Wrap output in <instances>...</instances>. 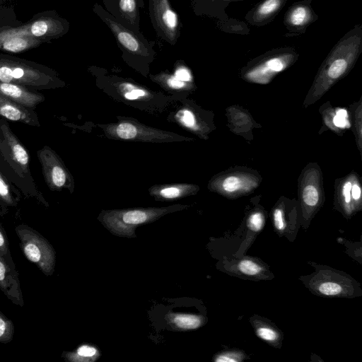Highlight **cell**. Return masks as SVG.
Here are the masks:
<instances>
[{
    "label": "cell",
    "instance_id": "6da1fadb",
    "mask_svg": "<svg viewBox=\"0 0 362 362\" xmlns=\"http://www.w3.org/2000/svg\"><path fill=\"white\" fill-rule=\"evenodd\" d=\"M93 11L112 32L123 60L142 74H148L149 66L156 57L154 42L123 26L98 3L94 4Z\"/></svg>",
    "mask_w": 362,
    "mask_h": 362
},
{
    "label": "cell",
    "instance_id": "7a4b0ae2",
    "mask_svg": "<svg viewBox=\"0 0 362 362\" xmlns=\"http://www.w3.org/2000/svg\"><path fill=\"white\" fill-rule=\"evenodd\" d=\"M188 207V205L174 204L162 207L103 210L98 219L112 234L132 238L136 237L135 228L139 225L152 223L168 214Z\"/></svg>",
    "mask_w": 362,
    "mask_h": 362
},
{
    "label": "cell",
    "instance_id": "3957f363",
    "mask_svg": "<svg viewBox=\"0 0 362 362\" xmlns=\"http://www.w3.org/2000/svg\"><path fill=\"white\" fill-rule=\"evenodd\" d=\"M117 118V121L115 122L98 124L105 135L110 139L147 143H168L194 140L174 132L145 125L132 117L118 116Z\"/></svg>",
    "mask_w": 362,
    "mask_h": 362
},
{
    "label": "cell",
    "instance_id": "277c9868",
    "mask_svg": "<svg viewBox=\"0 0 362 362\" xmlns=\"http://www.w3.org/2000/svg\"><path fill=\"white\" fill-rule=\"evenodd\" d=\"M15 231L26 259L35 264L45 275H52L56 252L49 242L39 232L25 224L16 226Z\"/></svg>",
    "mask_w": 362,
    "mask_h": 362
},
{
    "label": "cell",
    "instance_id": "5b68a950",
    "mask_svg": "<svg viewBox=\"0 0 362 362\" xmlns=\"http://www.w3.org/2000/svg\"><path fill=\"white\" fill-rule=\"evenodd\" d=\"M148 10L157 35L170 45H175L182 25L170 0H148Z\"/></svg>",
    "mask_w": 362,
    "mask_h": 362
},
{
    "label": "cell",
    "instance_id": "8992f818",
    "mask_svg": "<svg viewBox=\"0 0 362 362\" xmlns=\"http://www.w3.org/2000/svg\"><path fill=\"white\" fill-rule=\"evenodd\" d=\"M42 173L50 190L67 189L72 192L74 180L59 156L49 147L43 146L37 151Z\"/></svg>",
    "mask_w": 362,
    "mask_h": 362
},
{
    "label": "cell",
    "instance_id": "52a82bcc",
    "mask_svg": "<svg viewBox=\"0 0 362 362\" xmlns=\"http://www.w3.org/2000/svg\"><path fill=\"white\" fill-rule=\"evenodd\" d=\"M298 57L294 47H281L269 50L255 59L247 76L250 78L267 77L283 71Z\"/></svg>",
    "mask_w": 362,
    "mask_h": 362
},
{
    "label": "cell",
    "instance_id": "ba28073f",
    "mask_svg": "<svg viewBox=\"0 0 362 362\" xmlns=\"http://www.w3.org/2000/svg\"><path fill=\"white\" fill-rule=\"evenodd\" d=\"M313 0H301L293 3L286 11L283 20L286 30L285 36L303 35L307 28L318 19L311 6Z\"/></svg>",
    "mask_w": 362,
    "mask_h": 362
},
{
    "label": "cell",
    "instance_id": "9c48e42d",
    "mask_svg": "<svg viewBox=\"0 0 362 362\" xmlns=\"http://www.w3.org/2000/svg\"><path fill=\"white\" fill-rule=\"evenodd\" d=\"M105 9L117 21L136 34L140 31V14L137 0H103Z\"/></svg>",
    "mask_w": 362,
    "mask_h": 362
},
{
    "label": "cell",
    "instance_id": "30bf717a",
    "mask_svg": "<svg viewBox=\"0 0 362 362\" xmlns=\"http://www.w3.org/2000/svg\"><path fill=\"white\" fill-rule=\"evenodd\" d=\"M0 290L14 305L23 307L24 300L16 267L0 255Z\"/></svg>",
    "mask_w": 362,
    "mask_h": 362
},
{
    "label": "cell",
    "instance_id": "8fae6325",
    "mask_svg": "<svg viewBox=\"0 0 362 362\" xmlns=\"http://www.w3.org/2000/svg\"><path fill=\"white\" fill-rule=\"evenodd\" d=\"M288 0H262L256 4L245 16L251 25L264 26L271 23L280 13Z\"/></svg>",
    "mask_w": 362,
    "mask_h": 362
},
{
    "label": "cell",
    "instance_id": "7c38bea8",
    "mask_svg": "<svg viewBox=\"0 0 362 362\" xmlns=\"http://www.w3.org/2000/svg\"><path fill=\"white\" fill-rule=\"evenodd\" d=\"M50 81V78L43 77L39 73L25 70L21 66H0V82L46 87Z\"/></svg>",
    "mask_w": 362,
    "mask_h": 362
},
{
    "label": "cell",
    "instance_id": "4fadbf2b",
    "mask_svg": "<svg viewBox=\"0 0 362 362\" xmlns=\"http://www.w3.org/2000/svg\"><path fill=\"white\" fill-rule=\"evenodd\" d=\"M106 83L111 84L123 99L129 101L145 102L154 99L155 95L146 87L134 81L115 76H103Z\"/></svg>",
    "mask_w": 362,
    "mask_h": 362
},
{
    "label": "cell",
    "instance_id": "5bb4252c",
    "mask_svg": "<svg viewBox=\"0 0 362 362\" xmlns=\"http://www.w3.org/2000/svg\"><path fill=\"white\" fill-rule=\"evenodd\" d=\"M199 187L189 183L154 185L148 188L149 194L159 202H171L194 195Z\"/></svg>",
    "mask_w": 362,
    "mask_h": 362
},
{
    "label": "cell",
    "instance_id": "9a60e30c",
    "mask_svg": "<svg viewBox=\"0 0 362 362\" xmlns=\"http://www.w3.org/2000/svg\"><path fill=\"white\" fill-rule=\"evenodd\" d=\"M246 0H191L193 12L197 16H204L217 19L219 23H229L226 9L231 2Z\"/></svg>",
    "mask_w": 362,
    "mask_h": 362
},
{
    "label": "cell",
    "instance_id": "2e32d148",
    "mask_svg": "<svg viewBox=\"0 0 362 362\" xmlns=\"http://www.w3.org/2000/svg\"><path fill=\"white\" fill-rule=\"evenodd\" d=\"M0 94L25 107H34L45 100L43 95L13 83L0 82Z\"/></svg>",
    "mask_w": 362,
    "mask_h": 362
},
{
    "label": "cell",
    "instance_id": "e0dca14e",
    "mask_svg": "<svg viewBox=\"0 0 362 362\" xmlns=\"http://www.w3.org/2000/svg\"><path fill=\"white\" fill-rule=\"evenodd\" d=\"M0 116L6 119L30 125H39L37 115L0 94Z\"/></svg>",
    "mask_w": 362,
    "mask_h": 362
},
{
    "label": "cell",
    "instance_id": "ac0fdd59",
    "mask_svg": "<svg viewBox=\"0 0 362 362\" xmlns=\"http://www.w3.org/2000/svg\"><path fill=\"white\" fill-rule=\"evenodd\" d=\"M0 130L6 141L13 160L24 172H28L29 154L8 125L1 120Z\"/></svg>",
    "mask_w": 362,
    "mask_h": 362
},
{
    "label": "cell",
    "instance_id": "d6986e66",
    "mask_svg": "<svg viewBox=\"0 0 362 362\" xmlns=\"http://www.w3.org/2000/svg\"><path fill=\"white\" fill-rule=\"evenodd\" d=\"M149 78L153 82L158 84L170 93H184L194 88L193 82L181 81L168 71L149 74Z\"/></svg>",
    "mask_w": 362,
    "mask_h": 362
},
{
    "label": "cell",
    "instance_id": "ffe728a7",
    "mask_svg": "<svg viewBox=\"0 0 362 362\" xmlns=\"http://www.w3.org/2000/svg\"><path fill=\"white\" fill-rule=\"evenodd\" d=\"M165 319L172 329L179 331L196 329L204 324V317L194 314L168 312Z\"/></svg>",
    "mask_w": 362,
    "mask_h": 362
},
{
    "label": "cell",
    "instance_id": "44dd1931",
    "mask_svg": "<svg viewBox=\"0 0 362 362\" xmlns=\"http://www.w3.org/2000/svg\"><path fill=\"white\" fill-rule=\"evenodd\" d=\"M99 356L98 350L89 344H82L72 351H64L62 354V357L69 362H93Z\"/></svg>",
    "mask_w": 362,
    "mask_h": 362
},
{
    "label": "cell",
    "instance_id": "7402d4cb",
    "mask_svg": "<svg viewBox=\"0 0 362 362\" xmlns=\"http://www.w3.org/2000/svg\"><path fill=\"white\" fill-rule=\"evenodd\" d=\"M14 334V325L0 310V342L7 344L12 341Z\"/></svg>",
    "mask_w": 362,
    "mask_h": 362
},
{
    "label": "cell",
    "instance_id": "603a6c76",
    "mask_svg": "<svg viewBox=\"0 0 362 362\" xmlns=\"http://www.w3.org/2000/svg\"><path fill=\"white\" fill-rule=\"evenodd\" d=\"M28 41L26 39L20 37L10 38L4 41L3 43L4 49L12 52L23 51L28 48Z\"/></svg>",
    "mask_w": 362,
    "mask_h": 362
},
{
    "label": "cell",
    "instance_id": "cb8c5ba5",
    "mask_svg": "<svg viewBox=\"0 0 362 362\" xmlns=\"http://www.w3.org/2000/svg\"><path fill=\"white\" fill-rule=\"evenodd\" d=\"M0 255L2 256L8 264L16 267L9 249L7 235L0 223Z\"/></svg>",
    "mask_w": 362,
    "mask_h": 362
},
{
    "label": "cell",
    "instance_id": "d4e9b609",
    "mask_svg": "<svg viewBox=\"0 0 362 362\" xmlns=\"http://www.w3.org/2000/svg\"><path fill=\"white\" fill-rule=\"evenodd\" d=\"M0 202L5 206H14L16 201L12 195L10 187L0 173Z\"/></svg>",
    "mask_w": 362,
    "mask_h": 362
},
{
    "label": "cell",
    "instance_id": "484cf974",
    "mask_svg": "<svg viewBox=\"0 0 362 362\" xmlns=\"http://www.w3.org/2000/svg\"><path fill=\"white\" fill-rule=\"evenodd\" d=\"M238 267L243 274L248 276L257 275L262 271V268L258 264L250 259L242 260Z\"/></svg>",
    "mask_w": 362,
    "mask_h": 362
},
{
    "label": "cell",
    "instance_id": "4316f807",
    "mask_svg": "<svg viewBox=\"0 0 362 362\" xmlns=\"http://www.w3.org/2000/svg\"><path fill=\"white\" fill-rule=\"evenodd\" d=\"M174 68L173 74L177 78L186 82H193L191 71L182 61H177Z\"/></svg>",
    "mask_w": 362,
    "mask_h": 362
},
{
    "label": "cell",
    "instance_id": "83f0119b",
    "mask_svg": "<svg viewBox=\"0 0 362 362\" xmlns=\"http://www.w3.org/2000/svg\"><path fill=\"white\" fill-rule=\"evenodd\" d=\"M341 285L336 282L324 281L318 286L320 293L325 296H336L341 292Z\"/></svg>",
    "mask_w": 362,
    "mask_h": 362
},
{
    "label": "cell",
    "instance_id": "f1b7e54d",
    "mask_svg": "<svg viewBox=\"0 0 362 362\" xmlns=\"http://www.w3.org/2000/svg\"><path fill=\"white\" fill-rule=\"evenodd\" d=\"M303 199L308 206L316 205L318 202V193L316 188L313 185L305 187L303 192Z\"/></svg>",
    "mask_w": 362,
    "mask_h": 362
},
{
    "label": "cell",
    "instance_id": "f546056e",
    "mask_svg": "<svg viewBox=\"0 0 362 362\" xmlns=\"http://www.w3.org/2000/svg\"><path fill=\"white\" fill-rule=\"evenodd\" d=\"M264 223V218L263 215L259 212H257L250 216L247 226L251 230L257 232L262 228Z\"/></svg>",
    "mask_w": 362,
    "mask_h": 362
},
{
    "label": "cell",
    "instance_id": "4dcf8cb0",
    "mask_svg": "<svg viewBox=\"0 0 362 362\" xmlns=\"http://www.w3.org/2000/svg\"><path fill=\"white\" fill-rule=\"evenodd\" d=\"M257 336L263 340L268 341H275L278 338L277 332L267 327H260L257 329Z\"/></svg>",
    "mask_w": 362,
    "mask_h": 362
},
{
    "label": "cell",
    "instance_id": "1f68e13d",
    "mask_svg": "<svg viewBox=\"0 0 362 362\" xmlns=\"http://www.w3.org/2000/svg\"><path fill=\"white\" fill-rule=\"evenodd\" d=\"M240 181L237 177H228L222 183L223 189L226 192H234L240 187Z\"/></svg>",
    "mask_w": 362,
    "mask_h": 362
},
{
    "label": "cell",
    "instance_id": "d6a6232c",
    "mask_svg": "<svg viewBox=\"0 0 362 362\" xmlns=\"http://www.w3.org/2000/svg\"><path fill=\"white\" fill-rule=\"evenodd\" d=\"M47 28V24L45 21H36L31 25V33L36 37L42 36L46 33Z\"/></svg>",
    "mask_w": 362,
    "mask_h": 362
},
{
    "label": "cell",
    "instance_id": "836d02e7",
    "mask_svg": "<svg viewBox=\"0 0 362 362\" xmlns=\"http://www.w3.org/2000/svg\"><path fill=\"white\" fill-rule=\"evenodd\" d=\"M239 356L235 354L232 353H225L221 355H218L216 358V362H237L240 359L238 358Z\"/></svg>",
    "mask_w": 362,
    "mask_h": 362
},
{
    "label": "cell",
    "instance_id": "e575fe53",
    "mask_svg": "<svg viewBox=\"0 0 362 362\" xmlns=\"http://www.w3.org/2000/svg\"><path fill=\"white\" fill-rule=\"evenodd\" d=\"M274 225L277 230H282L285 228V223L283 218V213L280 209H276L274 213Z\"/></svg>",
    "mask_w": 362,
    "mask_h": 362
},
{
    "label": "cell",
    "instance_id": "d590c367",
    "mask_svg": "<svg viewBox=\"0 0 362 362\" xmlns=\"http://www.w3.org/2000/svg\"><path fill=\"white\" fill-rule=\"evenodd\" d=\"M351 184L350 182H346L344 185L343 194L346 202H349L351 200Z\"/></svg>",
    "mask_w": 362,
    "mask_h": 362
},
{
    "label": "cell",
    "instance_id": "8d00e7d4",
    "mask_svg": "<svg viewBox=\"0 0 362 362\" xmlns=\"http://www.w3.org/2000/svg\"><path fill=\"white\" fill-rule=\"evenodd\" d=\"M334 124L337 127H344L347 124L346 117L336 115L333 119Z\"/></svg>",
    "mask_w": 362,
    "mask_h": 362
},
{
    "label": "cell",
    "instance_id": "74e56055",
    "mask_svg": "<svg viewBox=\"0 0 362 362\" xmlns=\"http://www.w3.org/2000/svg\"><path fill=\"white\" fill-rule=\"evenodd\" d=\"M352 197L354 199H358L361 197V189L357 185L351 186Z\"/></svg>",
    "mask_w": 362,
    "mask_h": 362
},
{
    "label": "cell",
    "instance_id": "f35d334b",
    "mask_svg": "<svg viewBox=\"0 0 362 362\" xmlns=\"http://www.w3.org/2000/svg\"><path fill=\"white\" fill-rule=\"evenodd\" d=\"M337 115H339V116H341V117H347V113H346V111L345 110H339L337 112Z\"/></svg>",
    "mask_w": 362,
    "mask_h": 362
},
{
    "label": "cell",
    "instance_id": "ab89813d",
    "mask_svg": "<svg viewBox=\"0 0 362 362\" xmlns=\"http://www.w3.org/2000/svg\"><path fill=\"white\" fill-rule=\"evenodd\" d=\"M139 7L143 8L144 7V0H137Z\"/></svg>",
    "mask_w": 362,
    "mask_h": 362
}]
</instances>
